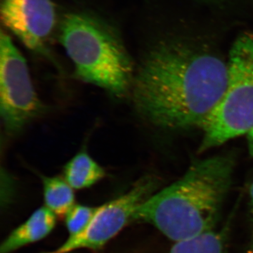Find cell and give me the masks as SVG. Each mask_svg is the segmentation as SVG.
<instances>
[{"label":"cell","instance_id":"cell-16","mask_svg":"<svg viewBox=\"0 0 253 253\" xmlns=\"http://www.w3.org/2000/svg\"><path fill=\"white\" fill-rule=\"evenodd\" d=\"M250 253H253V244L252 247H251V251H250Z\"/></svg>","mask_w":253,"mask_h":253},{"label":"cell","instance_id":"cell-11","mask_svg":"<svg viewBox=\"0 0 253 253\" xmlns=\"http://www.w3.org/2000/svg\"><path fill=\"white\" fill-rule=\"evenodd\" d=\"M169 253H225V236L211 230L176 241Z\"/></svg>","mask_w":253,"mask_h":253},{"label":"cell","instance_id":"cell-6","mask_svg":"<svg viewBox=\"0 0 253 253\" xmlns=\"http://www.w3.org/2000/svg\"><path fill=\"white\" fill-rule=\"evenodd\" d=\"M156 181L146 176L135 183L126 194L98 207L87 227L77 236L68 237L56 253H69L78 249L98 250L122 231L136 210L156 189Z\"/></svg>","mask_w":253,"mask_h":253},{"label":"cell","instance_id":"cell-7","mask_svg":"<svg viewBox=\"0 0 253 253\" xmlns=\"http://www.w3.org/2000/svg\"><path fill=\"white\" fill-rule=\"evenodd\" d=\"M1 21L26 47L42 52L54 33L57 14L52 0H1Z\"/></svg>","mask_w":253,"mask_h":253},{"label":"cell","instance_id":"cell-10","mask_svg":"<svg viewBox=\"0 0 253 253\" xmlns=\"http://www.w3.org/2000/svg\"><path fill=\"white\" fill-rule=\"evenodd\" d=\"M45 206L55 215L66 216L75 205L74 191L64 178L41 176Z\"/></svg>","mask_w":253,"mask_h":253},{"label":"cell","instance_id":"cell-15","mask_svg":"<svg viewBox=\"0 0 253 253\" xmlns=\"http://www.w3.org/2000/svg\"><path fill=\"white\" fill-rule=\"evenodd\" d=\"M250 194H251V205H252V211L253 214V183L252 184V185H251V191H250Z\"/></svg>","mask_w":253,"mask_h":253},{"label":"cell","instance_id":"cell-17","mask_svg":"<svg viewBox=\"0 0 253 253\" xmlns=\"http://www.w3.org/2000/svg\"><path fill=\"white\" fill-rule=\"evenodd\" d=\"M56 253L54 252V253Z\"/></svg>","mask_w":253,"mask_h":253},{"label":"cell","instance_id":"cell-8","mask_svg":"<svg viewBox=\"0 0 253 253\" xmlns=\"http://www.w3.org/2000/svg\"><path fill=\"white\" fill-rule=\"evenodd\" d=\"M56 217L46 206L40 208L1 243L0 253H11L44 239L54 229Z\"/></svg>","mask_w":253,"mask_h":253},{"label":"cell","instance_id":"cell-14","mask_svg":"<svg viewBox=\"0 0 253 253\" xmlns=\"http://www.w3.org/2000/svg\"><path fill=\"white\" fill-rule=\"evenodd\" d=\"M199 1H201V2L206 3V4H208L217 5V6H219V5L222 4L225 0H199Z\"/></svg>","mask_w":253,"mask_h":253},{"label":"cell","instance_id":"cell-12","mask_svg":"<svg viewBox=\"0 0 253 253\" xmlns=\"http://www.w3.org/2000/svg\"><path fill=\"white\" fill-rule=\"evenodd\" d=\"M97 210L98 207L75 204L65 216L69 237L77 236L83 232L89 225Z\"/></svg>","mask_w":253,"mask_h":253},{"label":"cell","instance_id":"cell-4","mask_svg":"<svg viewBox=\"0 0 253 253\" xmlns=\"http://www.w3.org/2000/svg\"><path fill=\"white\" fill-rule=\"evenodd\" d=\"M225 91L204 126L200 152L253 129V33L238 37L227 61Z\"/></svg>","mask_w":253,"mask_h":253},{"label":"cell","instance_id":"cell-2","mask_svg":"<svg viewBox=\"0 0 253 253\" xmlns=\"http://www.w3.org/2000/svg\"><path fill=\"white\" fill-rule=\"evenodd\" d=\"M234 167L231 154L196 161L180 179L143 202L132 221L152 224L174 242L213 230L230 189Z\"/></svg>","mask_w":253,"mask_h":253},{"label":"cell","instance_id":"cell-5","mask_svg":"<svg viewBox=\"0 0 253 253\" xmlns=\"http://www.w3.org/2000/svg\"><path fill=\"white\" fill-rule=\"evenodd\" d=\"M44 109L26 59L4 32L0 37V112L5 130L16 134Z\"/></svg>","mask_w":253,"mask_h":253},{"label":"cell","instance_id":"cell-9","mask_svg":"<svg viewBox=\"0 0 253 253\" xmlns=\"http://www.w3.org/2000/svg\"><path fill=\"white\" fill-rule=\"evenodd\" d=\"M64 179L73 189L90 187L106 175L104 168L86 151L73 156L63 169Z\"/></svg>","mask_w":253,"mask_h":253},{"label":"cell","instance_id":"cell-3","mask_svg":"<svg viewBox=\"0 0 253 253\" xmlns=\"http://www.w3.org/2000/svg\"><path fill=\"white\" fill-rule=\"evenodd\" d=\"M59 41L79 79L121 97L131 89L132 63L112 28L83 13L65 16Z\"/></svg>","mask_w":253,"mask_h":253},{"label":"cell","instance_id":"cell-13","mask_svg":"<svg viewBox=\"0 0 253 253\" xmlns=\"http://www.w3.org/2000/svg\"><path fill=\"white\" fill-rule=\"evenodd\" d=\"M248 139H249L250 153L253 156V129L248 134Z\"/></svg>","mask_w":253,"mask_h":253},{"label":"cell","instance_id":"cell-1","mask_svg":"<svg viewBox=\"0 0 253 253\" xmlns=\"http://www.w3.org/2000/svg\"><path fill=\"white\" fill-rule=\"evenodd\" d=\"M227 62L207 44L166 40L145 56L131 86L138 112L156 127H202L227 84Z\"/></svg>","mask_w":253,"mask_h":253}]
</instances>
